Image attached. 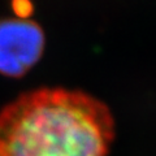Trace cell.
Masks as SVG:
<instances>
[{
    "label": "cell",
    "instance_id": "1",
    "mask_svg": "<svg viewBox=\"0 0 156 156\" xmlns=\"http://www.w3.org/2000/svg\"><path fill=\"white\" fill-rule=\"evenodd\" d=\"M115 120L86 92L38 89L0 112V156H107Z\"/></svg>",
    "mask_w": 156,
    "mask_h": 156
},
{
    "label": "cell",
    "instance_id": "2",
    "mask_svg": "<svg viewBox=\"0 0 156 156\" xmlns=\"http://www.w3.org/2000/svg\"><path fill=\"white\" fill-rule=\"evenodd\" d=\"M44 34L31 20L0 21V73L20 77L31 69L43 55Z\"/></svg>",
    "mask_w": 156,
    "mask_h": 156
}]
</instances>
